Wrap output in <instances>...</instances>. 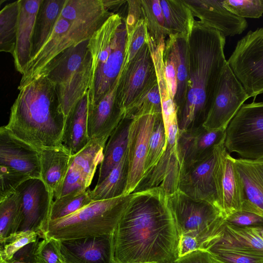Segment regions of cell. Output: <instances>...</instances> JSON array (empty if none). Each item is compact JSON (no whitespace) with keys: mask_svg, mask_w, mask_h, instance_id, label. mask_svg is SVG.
I'll return each instance as SVG.
<instances>
[{"mask_svg":"<svg viewBox=\"0 0 263 263\" xmlns=\"http://www.w3.org/2000/svg\"><path fill=\"white\" fill-rule=\"evenodd\" d=\"M160 187L136 192L113 233L116 263H173L179 234Z\"/></svg>","mask_w":263,"mask_h":263,"instance_id":"cell-1","label":"cell"},{"mask_svg":"<svg viewBox=\"0 0 263 263\" xmlns=\"http://www.w3.org/2000/svg\"><path fill=\"white\" fill-rule=\"evenodd\" d=\"M226 37L195 21L187 38L188 81L185 101L177 110L179 131L202 125L211 108L223 69Z\"/></svg>","mask_w":263,"mask_h":263,"instance_id":"cell-2","label":"cell"},{"mask_svg":"<svg viewBox=\"0 0 263 263\" xmlns=\"http://www.w3.org/2000/svg\"><path fill=\"white\" fill-rule=\"evenodd\" d=\"M65 120L57 85L42 76L19 90L5 126L39 150L62 145Z\"/></svg>","mask_w":263,"mask_h":263,"instance_id":"cell-3","label":"cell"},{"mask_svg":"<svg viewBox=\"0 0 263 263\" xmlns=\"http://www.w3.org/2000/svg\"><path fill=\"white\" fill-rule=\"evenodd\" d=\"M127 39L125 18L110 16L89 40L92 58L89 105L97 103L117 80L124 61Z\"/></svg>","mask_w":263,"mask_h":263,"instance_id":"cell-4","label":"cell"},{"mask_svg":"<svg viewBox=\"0 0 263 263\" xmlns=\"http://www.w3.org/2000/svg\"><path fill=\"white\" fill-rule=\"evenodd\" d=\"M133 193L92 201L70 215L49 220L39 229V236L63 240L111 234L127 207Z\"/></svg>","mask_w":263,"mask_h":263,"instance_id":"cell-5","label":"cell"},{"mask_svg":"<svg viewBox=\"0 0 263 263\" xmlns=\"http://www.w3.org/2000/svg\"><path fill=\"white\" fill-rule=\"evenodd\" d=\"M224 146L241 158L263 159V102L241 106L226 128Z\"/></svg>","mask_w":263,"mask_h":263,"instance_id":"cell-6","label":"cell"},{"mask_svg":"<svg viewBox=\"0 0 263 263\" xmlns=\"http://www.w3.org/2000/svg\"><path fill=\"white\" fill-rule=\"evenodd\" d=\"M165 199L179 236L202 232L214 233L224 222L225 217L213 204L191 198L179 190L166 194Z\"/></svg>","mask_w":263,"mask_h":263,"instance_id":"cell-7","label":"cell"},{"mask_svg":"<svg viewBox=\"0 0 263 263\" xmlns=\"http://www.w3.org/2000/svg\"><path fill=\"white\" fill-rule=\"evenodd\" d=\"M101 26L70 22L60 16L47 41L29 61L22 75L18 89L33 81L59 53L72 46L89 39Z\"/></svg>","mask_w":263,"mask_h":263,"instance_id":"cell-8","label":"cell"},{"mask_svg":"<svg viewBox=\"0 0 263 263\" xmlns=\"http://www.w3.org/2000/svg\"><path fill=\"white\" fill-rule=\"evenodd\" d=\"M227 62L249 98L263 93V27L239 40Z\"/></svg>","mask_w":263,"mask_h":263,"instance_id":"cell-9","label":"cell"},{"mask_svg":"<svg viewBox=\"0 0 263 263\" xmlns=\"http://www.w3.org/2000/svg\"><path fill=\"white\" fill-rule=\"evenodd\" d=\"M249 98L227 62L221 73L211 108L202 126L210 129H226Z\"/></svg>","mask_w":263,"mask_h":263,"instance_id":"cell-10","label":"cell"},{"mask_svg":"<svg viewBox=\"0 0 263 263\" xmlns=\"http://www.w3.org/2000/svg\"><path fill=\"white\" fill-rule=\"evenodd\" d=\"M157 80L153 60L146 42L134 59L122 67L120 72L116 100L124 114L125 109Z\"/></svg>","mask_w":263,"mask_h":263,"instance_id":"cell-11","label":"cell"},{"mask_svg":"<svg viewBox=\"0 0 263 263\" xmlns=\"http://www.w3.org/2000/svg\"><path fill=\"white\" fill-rule=\"evenodd\" d=\"M224 141L225 139L203 157L184 167L178 190L191 198L212 203L219 211L215 168Z\"/></svg>","mask_w":263,"mask_h":263,"instance_id":"cell-12","label":"cell"},{"mask_svg":"<svg viewBox=\"0 0 263 263\" xmlns=\"http://www.w3.org/2000/svg\"><path fill=\"white\" fill-rule=\"evenodd\" d=\"M157 116L159 115L147 114L130 120L127 148L128 178L125 195L134 193L143 177L149 140Z\"/></svg>","mask_w":263,"mask_h":263,"instance_id":"cell-13","label":"cell"},{"mask_svg":"<svg viewBox=\"0 0 263 263\" xmlns=\"http://www.w3.org/2000/svg\"><path fill=\"white\" fill-rule=\"evenodd\" d=\"M215 182L218 207L226 217L240 210L245 199L241 178L234 163V158L221 147L215 168Z\"/></svg>","mask_w":263,"mask_h":263,"instance_id":"cell-14","label":"cell"},{"mask_svg":"<svg viewBox=\"0 0 263 263\" xmlns=\"http://www.w3.org/2000/svg\"><path fill=\"white\" fill-rule=\"evenodd\" d=\"M16 191L21 196L23 213L20 231L32 230L38 233L40 228L49 220L53 192L41 178H36L26 180Z\"/></svg>","mask_w":263,"mask_h":263,"instance_id":"cell-15","label":"cell"},{"mask_svg":"<svg viewBox=\"0 0 263 263\" xmlns=\"http://www.w3.org/2000/svg\"><path fill=\"white\" fill-rule=\"evenodd\" d=\"M184 162L178 141H166L165 151L158 162L140 181L135 191L160 187L166 194L178 190L184 169Z\"/></svg>","mask_w":263,"mask_h":263,"instance_id":"cell-16","label":"cell"},{"mask_svg":"<svg viewBox=\"0 0 263 263\" xmlns=\"http://www.w3.org/2000/svg\"><path fill=\"white\" fill-rule=\"evenodd\" d=\"M120 73L109 91L97 103L89 105L88 112V134L105 146L108 138L124 119V111L116 100Z\"/></svg>","mask_w":263,"mask_h":263,"instance_id":"cell-17","label":"cell"},{"mask_svg":"<svg viewBox=\"0 0 263 263\" xmlns=\"http://www.w3.org/2000/svg\"><path fill=\"white\" fill-rule=\"evenodd\" d=\"M65 263H116L112 233L60 240Z\"/></svg>","mask_w":263,"mask_h":263,"instance_id":"cell-18","label":"cell"},{"mask_svg":"<svg viewBox=\"0 0 263 263\" xmlns=\"http://www.w3.org/2000/svg\"><path fill=\"white\" fill-rule=\"evenodd\" d=\"M200 249H227L263 255V227H239L224 220Z\"/></svg>","mask_w":263,"mask_h":263,"instance_id":"cell-19","label":"cell"},{"mask_svg":"<svg viewBox=\"0 0 263 263\" xmlns=\"http://www.w3.org/2000/svg\"><path fill=\"white\" fill-rule=\"evenodd\" d=\"M0 165L13 168L30 178H41L39 151L0 128Z\"/></svg>","mask_w":263,"mask_h":263,"instance_id":"cell-20","label":"cell"},{"mask_svg":"<svg viewBox=\"0 0 263 263\" xmlns=\"http://www.w3.org/2000/svg\"><path fill=\"white\" fill-rule=\"evenodd\" d=\"M194 16L202 24L218 31L224 37L242 33L248 27L244 18L228 10L223 0H184Z\"/></svg>","mask_w":263,"mask_h":263,"instance_id":"cell-21","label":"cell"},{"mask_svg":"<svg viewBox=\"0 0 263 263\" xmlns=\"http://www.w3.org/2000/svg\"><path fill=\"white\" fill-rule=\"evenodd\" d=\"M42 0H20L15 48L13 54L16 70L22 75L31 58L36 16Z\"/></svg>","mask_w":263,"mask_h":263,"instance_id":"cell-22","label":"cell"},{"mask_svg":"<svg viewBox=\"0 0 263 263\" xmlns=\"http://www.w3.org/2000/svg\"><path fill=\"white\" fill-rule=\"evenodd\" d=\"M234 163L245 193V199L240 210L263 217V159L234 158Z\"/></svg>","mask_w":263,"mask_h":263,"instance_id":"cell-23","label":"cell"},{"mask_svg":"<svg viewBox=\"0 0 263 263\" xmlns=\"http://www.w3.org/2000/svg\"><path fill=\"white\" fill-rule=\"evenodd\" d=\"M226 130L210 129L201 125L179 131L178 142L185 166L203 157L224 139Z\"/></svg>","mask_w":263,"mask_h":263,"instance_id":"cell-24","label":"cell"},{"mask_svg":"<svg viewBox=\"0 0 263 263\" xmlns=\"http://www.w3.org/2000/svg\"><path fill=\"white\" fill-rule=\"evenodd\" d=\"M89 40L72 46L59 53L34 79L45 76L57 85L65 82L80 68L85 61L89 52Z\"/></svg>","mask_w":263,"mask_h":263,"instance_id":"cell-25","label":"cell"},{"mask_svg":"<svg viewBox=\"0 0 263 263\" xmlns=\"http://www.w3.org/2000/svg\"><path fill=\"white\" fill-rule=\"evenodd\" d=\"M89 103L88 91L65 118L62 144L72 156L90 141L88 134Z\"/></svg>","mask_w":263,"mask_h":263,"instance_id":"cell-26","label":"cell"},{"mask_svg":"<svg viewBox=\"0 0 263 263\" xmlns=\"http://www.w3.org/2000/svg\"><path fill=\"white\" fill-rule=\"evenodd\" d=\"M38 151L41 179L54 193L68 171L72 155L63 145Z\"/></svg>","mask_w":263,"mask_h":263,"instance_id":"cell-27","label":"cell"},{"mask_svg":"<svg viewBox=\"0 0 263 263\" xmlns=\"http://www.w3.org/2000/svg\"><path fill=\"white\" fill-rule=\"evenodd\" d=\"M91 71L92 58L89 51L80 68L65 82L57 85L60 105L65 118L88 92Z\"/></svg>","mask_w":263,"mask_h":263,"instance_id":"cell-28","label":"cell"},{"mask_svg":"<svg viewBox=\"0 0 263 263\" xmlns=\"http://www.w3.org/2000/svg\"><path fill=\"white\" fill-rule=\"evenodd\" d=\"M112 14L102 0H65L60 16L70 22L101 26Z\"/></svg>","mask_w":263,"mask_h":263,"instance_id":"cell-29","label":"cell"},{"mask_svg":"<svg viewBox=\"0 0 263 263\" xmlns=\"http://www.w3.org/2000/svg\"><path fill=\"white\" fill-rule=\"evenodd\" d=\"M65 2V0H42L35 21L31 58L39 52L50 36Z\"/></svg>","mask_w":263,"mask_h":263,"instance_id":"cell-30","label":"cell"},{"mask_svg":"<svg viewBox=\"0 0 263 263\" xmlns=\"http://www.w3.org/2000/svg\"><path fill=\"white\" fill-rule=\"evenodd\" d=\"M160 3L167 36L181 35L188 38L195 20L184 0H160Z\"/></svg>","mask_w":263,"mask_h":263,"instance_id":"cell-31","label":"cell"},{"mask_svg":"<svg viewBox=\"0 0 263 263\" xmlns=\"http://www.w3.org/2000/svg\"><path fill=\"white\" fill-rule=\"evenodd\" d=\"M130 121L129 119H123L108 138L104 149L97 184L107 176L126 153Z\"/></svg>","mask_w":263,"mask_h":263,"instance_id":"cell-32","label":"cell"},{"mask_svg":"<svg viewBox=\"0 0 263 263\" xmlns=\"http://www.w3.org/2000/svg\"><path fill=\"white\" fill-rule=\"evenodd\" d=\"M165 42L171 47L176 64L177 87L174 101L177 111L183 105L186 98L188 81L187 37L170 35Z\"/></svg>","mask_w":263,"mask_h":263,"instance_id":"cell-33","label":"cell"},{"mask_svg":"<svg viewBox=\"0 0 263 263\" xmlns=\"http://www.w3.org/2000/svg\"><path fill=\"white\" fill-rule=\"evenodd\" d=\"M128 178L127 151L107 176L90 191L93 201L106 200L124 195Z\"/></svg>","mask_w":263,"mask_h":263,"instance_id":"cell-34","label":"cell"},{"mask_svg":"<svg viewBox=\"0 0 263 263\" xmlns=\"http://www.w3.org/2000/svg\"><path fill=\"white\" fill-rule=\"evenodd\" d=\"M23 221L22 198L16 191L0 200V244L19 231Z\"/></svg>","mask_w":263,"mask_h":263,"instance_id":"cell-35","label":"cell"},{"mask_svg":"<svg viewBox=\"0 0 263 263\" xmlns=\"http://www.w3.org/2000/svg\"><path fill=\"white\" fill-rule=\"evenodd\" d=\"M20 0L9 3L0 11V50L13 55L15 48Z\"/></svg>","mask_w":263,"mask_h":263,"instance_id":"cell-36","label":"cell"},{"mask_svg":"<svg viewBox=\"0 0 263 263\" xmlns=\"http://www.w3.org/2000/svg\"><path fill=\"white\" fill-rule=\"evenodd\" d=\"M104 148L97 140L90 139L82 149L72 156L71 164L81 173L89 185L97 166L103 159Z\"/></svg>","mask_w":263,"mask_h":263,"instance_id":"cell-37","label":"cell"},{"mask_svg":"<svg viewBox=\"0 0 263 263\" xmlns=\"http://www.w3.org/2000/svg\"><path fill=\"white\" fill-rule=\"evenodd\" d=\"M147 114L162 115L161 97L157 80L150 84L125 109L124 119L131 120Z\"/></svg>","mask_w":263,"mask_h":263,"instance_id":"cell-38","label":"cell"},{"mask_svg":"<svg viewBox=\"0 0 263 263\" xmlns=\"http://www.w3.org/2000/svg\"><path fill=\"white\" fill-rule=\"evenodd\" d=\"M142 17L148 32L157 44L165 42L167 33L160 0H140Z\"/></svg>","mask_w":263,"mask_h":263,"instance_id":"cell-39","label":"cell"},{"mask_svg":"<svg viewBox=\"0 0 263 263\" xmlns=\"http://www.w3.org/2000/svg\"><path fill=\"white\" fill-rule=\"evenodd\" d=\"M90 191L88 188L84 191L55 198L52 204L49 220H56L68 216L89 204L93 201Z\"/></svg>","mask_w":263,"mask_h":263,"instance_id":"cell-40","label":"cell"},{"mask_svg":"<svg viewBox=\"0 0 263 263\" xmlns=\"http://www.w3.org/2000/svg\"><path fill=\"white\" fill-rule=\"evenodd\" d=\"M166 141L162 116L159 115L156 117L149 138L143 177L152 170L162 157L165 151Z\"/></svg>","mask_w":263,"mask_h":263,"instance_id":"cell-41","label":"cell"},{"mask_svg":"<svg viewBox=\"0 0 263 263\" xmlns=\"http://www.w3.org/2000/svg\"><path fill=\"white\" fill-rule=\"evenodd\" d=\"M32 263H65L60 251V240L46 238L32 244Z\"/></svg>","mask_w":263,"mask_h":263,"instance_id":"cell-42","label":"cell"},{"mask_svg":"<svg viewBox=\"0 0 263 263\" xmlns=\"http://www.w3.org/2000/svg\"><path fill=\"white\" fill-rule=\"evenodd\" d=\"M40 238L32 230L20 231L8 237L0 246V262L12 260L15 254L28 245Z\"/></svg>","mask_w":263,"mask_h":263,"instance_id":"cell-43","label":"cell"},{"mask_svg":"<svg viewBox=\"0 0 263 263\" xmlns=\"http://www.w3.org/2000/svg\"><path fill=\"white\" fill-rule=\"evenodd\" d=\"M148 30L144 20L140 19L134 27L127 31V39L124 61L122 67L125 66L136 56L146 43Z\"/></svg>","mask_w":263,"mask_h":263,"instance_id":"cell-44","label":"cell"},{"mask_svg":"<svg viewBox=\"0 0 263 263\" xmlns=\"http://www.w3.org/2000/svg\"><path fill=\"white\" fill-rule=\"evenodd\" d=\"M215 263H263V255L227 249L206 250Z\"/></svg>","mask_w":263,"mask_h":263,"instance_id":"cell-45","label":"cell"},{"mask_svg":"<svg viewBox=\"0 0 263 263\" xmlns=\"http://www.w3.org/2000/svg\"><path fill=\"white\" fill-rule=\"evenodd\" d=\"M230 12L242 18H258L263 14V0H223Z\"/></svg>","mask_w":263,"mask_h":263,"instance_id":"cell-46","label":"cell"},{"mask_svg":"<svg viewBox=\"0 0 263 263\" xmlns=\"http://www.w3.org/2000/svg\"><path fill=\"white\" fill-rule=\"evenodd\" d=\"M89 186L81 173L71 164L61 185L53 193V197L55 199L69 194L84 191Z\"/></svg>","mask_w":263,"mask_h":263,"instance_id":"cell-47","label":"cell"},{"mask_svg":"<svg viewBox=\"0 0 263 263\" xmlns=\"http://www.w3.org/2000/svg\"><path fill=\"white\" fill-rule=\"evenodd\" d=\"M0 178L1 200L15 192L30 177L13 168L0 165Z\"/></svg>","mask_w":263,"mask_h":263,"instance_id":"cell-48","label":"cell"},{"mask_svg":"<svg viewBox=\"0 0 263 263\" xmlns=\"http://www.w3.org/2000/svg\"><path fill=\"white\" fill-rule=\"evenodd\" d=\"M163 58L166 84L170 95L174 99L177 87L176 64L172 49L166 42L165 44Z\"/></svg>","mask_w":263,"mask_h":263,"instance_id":"cell-49","label":"cell"},{"mask_svg":"<svg viewBox=\"0 0 263 263\" xmlns=\"http://www.w3.org/2000/svg\"><path fill=\"white\" fill-rule=\"evenodd\" d=\"M225 222L239 227H263V217L253 212L238 210L227 216Z\"/></svg>","mask_w":263,"mask_h":263,"instance_id":"cell-50","label":"cell"},{"mask_svg":"<svg viewBox=\"0 0 263 263\" xmlns=\"http://www.w3.org/2000/svg\"><path fill=\"white\" fill-rule=\"evenodd\" d=\"M173 263L215 262L207 251L203 249H198L178 257Z\"/></svg>","mask_w":263,"mask_h":263,"instance_id":"cell-51","label":"cell"},{"mask_svg":"<svg viewBox=\"0 0 263 263\" xmlns=\"http://www.w3.org/2000/svg\"><path fill=\"white\" fill-rule=\"evenodd\" d=\"M128 12L125 17L127 31L132 29L138 21L142 17L140 0L127 1Z\"/></svg>","mask_w":263,"mask_h":263,"instance_id":"cell-52","label":"cell"},{"mask_svg":"<svg viewBox=\"0 0 263 263\" xmlns=\"http://www.w3.org/2000/svg\"><path fill=\"white\" fill-rule=\"evenodd\" d=\"M104 5L110 12L115 13L127 1L123 0H102Z\"/></svg>","mask_w":263,"mask_h":263,"instance_id":"cell-53","label":"cell"},{"mask_svg":"<svg viewBox=\"0 0 263 263\" xmlns=\"http://www.w3.org/2000/svg\"><path fill=\"white\" fill-rule=\"evenodd\" d=\"M0 263H27V262L22 261L20 260L14 259L13 258L12 260H11L10 261H3V262H1Z\"/></svg>","mask_w":263,"mask_h":263,"instance_id":"cell-54","label":"cell"}]
</instances>
